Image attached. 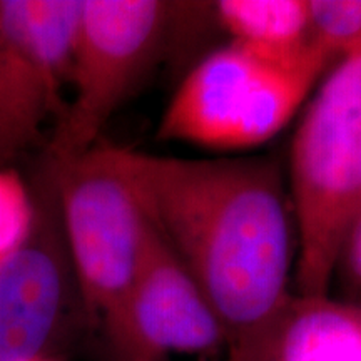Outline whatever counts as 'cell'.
Listing matches in <instances>:
<instances>
[{
	"label": "cell",
	"instance_id": "1",
	"mask_svg": "<svg viewBox=\"0 0 361 361\" xmlns=\"http://www.w3.org/2000/svg\"><path fill=\"white\" fill-rule=\"evenodd\" d=\"M92 156L128 184L218 316L228 358L259 340L293 293L296 231L271 157L184 159L121 146Z\"/></svg>",
	"mask_w": 361,
	"mask_h": 361
},
{
	"label": "cell",
	"instance_id": "2",
	"mask_svg": "<svg viewBox=\"0 0 361 361\" xmlns=\"http://www.w3.org/2000/svg\"><path fill=\"white\" fill-rule=\"evenodd\" d=\"M290 201L296 295L328 296L343 243L361 211V54L336 62L298 126Z\"/></svg>",
	"mask_w": 361,
	"mask_h": 361
},
{
	"label": "cell",
	"instance_id": "3",
	"mask_svg": "<svg viewBox=\"0 0 361 361\" xmlns=\"http://www.w3.org/2000/svg\"><path fill=\"white\" fill-rule=\"evenodd\" d=\"M331 64L323 56L274 61L229 42L180 82L156 137L224 151L261 146L295 117Z\"/></svg>",
	"mask_w": 361,
	"mask_h": 361
},
{
	"label": "cell",
	"instance_id": "4",
	"mask_svg": "<svg viewBox=\"0 0 361 361\" xmlns=\"http://www.w3.org/2000/svg\"><path fill=\"white\" fill-rule=\"evenodd\" d=\"M178 7L161 0H84L69 80L74 96L45 159L64 164L97 146L104 126L164 54Z\"/></svg>",
	"mask_w": 361,
	"mask_h": 361
},
{
	"label": "cell",
	"instance_id": "5",
	"mask_svg": "<svg viewBox=\"0 0 361 361\" xmlns=\"http://www.w3.org/2000/svg\"><path fill=\"white\" fill-rule=\"evenodd\" d=\"M47 164L75 286L89 313L106 322L137 273L147 219L128 184L90 151L64 164Z\"/></svg>",
	"mask_w": 361,
	"mask_h": 361
},
{
	"label": "cell",
	"instance_id": "6",
	"mask_svg": "<svg viewBox=\"0 0 361 361\" xmlns=\"http://www.w3.org/2000/svg\"><path fill=\"white\" fill-rule=\"evenodd\" d=\"M84 0H0V166L66 109Z\"/></svg>",
	"mask_w": 361,
	"mask_h": 361
},
{
	"label": "cell",
	"instance_id": "7",
	"mask_svg": "<svg viewBox=\"0 0 361 361\" xmlns=\"http://www.w3.org/2000/svg\"><path fill=\"white\" fill-rule=\"evenodd\" d=\"M106 326L126 361L144 353L162 358L171 351L206 355L226 348L204 293L149 221L137 273Z\"/></svg>",
	"mask_w": 361,
	"mask_h": 361
},
{
	"label": "cell",
	"instance_id": "8",
	"mask_svg": "<svg viewBox=\"0 0 361 361\" xmlns=\"http://www.w3.org/2000/svg\"><path fill=\"white\" fill-rule=\"evenodd\" d=\"M39 180L32 229L0 261V361L44 356L64 313L71 283H75L47 161Z\"/></svg>",
	"mask_w": 361,
	"mask_h": 361
},
{
	"label": "cell",
	"instance_id": "9",
	"mask_svg": "<svg viewBox=\"0 0 361 361\" xmlns=\"http://www.w3.org/2000/svg\"><path fill=\"white\" fill-rule=\"evenodd\" d=\"M229 361H361V305L293 293L259 340Z\"/></svg>",
	"mask_w": 361,
	"mask_h": 361
},
{
	"label": "cell",
	"instance_id": "10",
	"mask_svg": "<svg viewBox=\"0 0 361 361\" xmlns=\"http://www.w3.org/2000/svg\"><path fill=\"white\" fill-rule=\"evenodd\" d=\"M214 11L231 42L261 56L283 62L331 59L311 37L310 0H221Z\"/></svg>",
	"mask_w": 361,
	"mask_h": 361
},
{
	"label": "cell",
	"instance_id": "11",
	"mask_svg": "<svg viewBox=\"0 0 361 361\" xmlns=\"http://www.w3.org/2000/svg\"><path fill=\"white\" fill-rule=\"evenodd\" d=\"M311 37L333 61L361 54V0H310Z\"/></svg>",
	"mask_w": 361,
	"mask_h": 361
},
{
	"label": "cell",
	"instance_id": "12",
	"mask_svg": "<svg viewBox=\"0 0 361 361\" xmlns=\"http://www.w3.org/2000/svg\"><path fill=\"white\" fill-rule=\"evenodd\" d=\"M34 216L32 189L12 166H0V261L25 241Z\"/></svg>",
	"mask_w": 361,
	"mask_h": 361
},
{
	"label": "cell",
	"instance_id": "13",
	"mask_svg": "<svg viewBox=\"0 0 361 361\" xmlns=\"http://www.w3.org/2000/svg\"><path fill=\"white\" fill-rule=\"evenodd\" d=\"M336 274H340L350 293L348 301L361 305V213L343 243L335 276Z\"/></svg>",
	"mask_w": 361,
	"mask_h": 361
},
{
	"label": "cell",
	"instance_id": "14",
	"mask_svg": "<svg viewBox=\"0 0 361 361\" xmlns=\"http://www.w3.org/2000/svg\"><path fill=\"white\" fill-rule=\"evenodd\" d=\"M128 361H161V358L159 356H154V355H137V356H134V358H130V360H128Z\"/></svg>",
	"mask_w": 361,
	"mask_h": 361
},
{
	"label": "cell",
	"instance_id": "15",
	"mask_svg": "<svg viewBox=\"0 0 361 361\" xmlns=\"http://www.w3.org/2000/svg\"><path fill=\"white\" fill-rule=\"evenodd\" d=\"M29 361H56V360L47 358V356H39V358H32V360H29Z\"/></svg>",
	"mask_w": 361,
	"mask_h": 361
},
{
	"label": "cell",
	"instance_id": "16",
	"mask_svg": "<svg viewBox=\"0 0 361 361\" xmlns=\"http://www.w3.org/2000/svg\"><path fill=\"white\" fill-rule=\"evenodd\" d=\"M360 213H361V211H360Z\"/></svg>",
	"mask_w": 361,
	"mask_h": 361
}]
</instances>
